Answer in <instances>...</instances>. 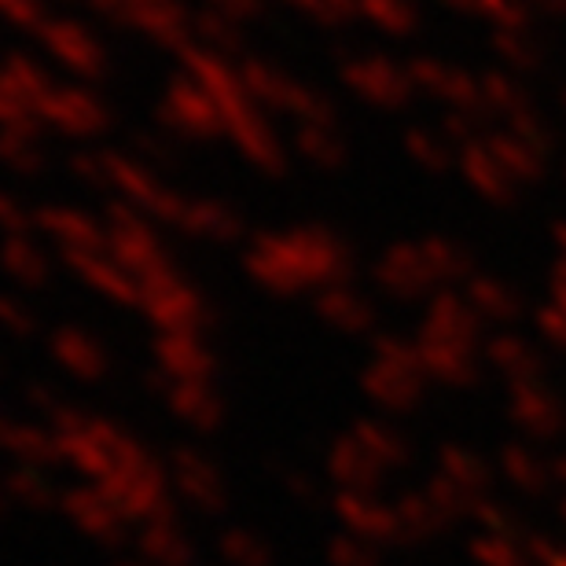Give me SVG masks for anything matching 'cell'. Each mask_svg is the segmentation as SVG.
I'll return each instance as SVG.
<instances>
[{"instance_id":"6da1fadb","label":"cell","mask_w":566,"mask_h":566,"mask_svg":"<svg viewBox=\"0 0 566 566\" xmlns=\"http://www.w3.org/2000/svg\"><path fill=\"white\" fill-rule=\"evenodd\" d=\"M471 269V258L463 247L449 240H427L423 247H405V251L390 254L382 280L405 294H420L434 287L441 280H457Z\"/></svg>"},{"instance_id":"7a4b0ae2","label":"cell","mask_w":566,"mask_h":566,"mask_svg":"<svg viewBox=\"0 0 566 566\" xmlns=\"http://www.w3.org/2000/svg\"><path fill=\"white\" fill-rule=\"evenodd\" d=\"M507 416L515 420L518 430H526L530 438H556L566 427V405L548 382H518L507 394Z\"/></svg>"},{"instance_id":"3957f363","label":"cell","mask_w":566,"mask_h":566,"mask_svg":"<svg viewBox=\"0 0 566 566\" xmlns=\"http://www.w3.org/2000/svg\"><path fill=\"white\" fill-rule=\"evenodd\" d=\"M482 365L493 368L507 387H518V382L541 379L545 357H541V349L530 343V338L515 335V332H496L482 343Z\"/></svg>"},{"instance_id":"277c9868","label":"cell","mask_w":566,"mask_h":566,"mask_svg":"<svg viewBox=\"0 0 566 566\" xmlns=\"http://www.w3.org/2000/svg\"><path fill=\"white\" fill-rule=\"evenodd\" d=\"M457 166H460L463 180L471 185V191H479V196L485 202H493V207H512V202L518 199V191H523V185H518V180L496 163V155L482 140L463 147Z\"/></svg>"},{"instance_id":"5b68a950","label":"cell","mask_w":566,"mask_h":566,"mask_svg":"<svg viewBox=\"0 0 566 566\" xmlns=\"http://www.w3.org/2000/svg\"><path fill=\"white\" fill-rule=\"evenodd\" d=\"M482 327H485L482 316L471 310L468 298H460V294H438V298L430 302L423 338H427V343L479 346V343H485Z\"/></svg>"},{"instance_id":"8992f818","label":"cell","mask_w":566,"mask_h":566,"mask_svg":"<svg viewBox=\"0 0 566 566\" xmlns=\"http://www.w3.org/2000/svg\"><path fill=\"white\" fill-rule=\"evenodd\" d=\"M416 82L423 88H430L438 99H446L452 111H474V115H485V104H482V77H474L460 66H449V63H434V60H420L416 66ZM490 118V115H485Z\"/></svg>"},{"instance_id":"52a82bcc","label":"cell","mask_w":566,"mask_h":566,"mask_svg":"<svg viewBox=\"0 0 566 566\" xmlns=\"http://www.w3.org/2000/svg\"><path fill=\"white\" fill-rule=\"evenodd\" d=\"M463 298H468L471 310L482 316V324H515L518 316L526 313L523 291L512 287V283L501 276H490V273L471 276Z\"/></svg>"},{"instance_id":"ba28073f","label":"cell","mask_w":566,"mask_h":566,"mask_svg":"<svg viewBox=\"0 0 566 566\" xmlns=\"http://www.w3.org/2000/svg\"><path fill=\"white\" fill-rule=\"evenodd\" d=\"M420 365L446 387H471L479 379V346H452V343H423Z\"/></svg>"},{"instance_id":"9c48e42d","label":"cell","mask_w":566,"mask_h":566,"mask_svg":"<svg viewBox=\"0 0 566 566\" xmlns=\"http://www.w3.org/2000/svg\"><path fill=\"white\" fill-rule=\"evenodd\" d=\"M482 144L490 147V151L496 155V163H501L523 188L537 185V180L545 177V151H537L534 144L518 140L515 133H507V129L482 133Z\"/></svg>"},{"instance_id":"30bf717a","label":"cell","mask_w":566,"mask_h":566,"mask_svg":"<svg viewBox=\"0 0 566 566\" xmlns=\"http://www.w3.org/2000/svg\"><path fill=\"white\" fill-rule=\"evenodd\" d=\"M490 49L507 74H530L545 66V44H541L530 30H493Z\"/></svg>"},{"instance_id":"8fae6325","label":"cell","mask_w":566,"mask_h":566,"mask_svg":"<svg viewBox=\"0 0 566 566\" xmlns=\"http://www.w3.org/2000/svg\"><path fill=\"white\" fill-rule=\"evenodd\" d=\"M482 104H485V115L490 118H515L523 115V111L534 107V99L523 88L515 74L501 71V66H493V71H482Z\"/></svg>"},{"instance_id":"7c38bea8","label":"cell","mask_w":566,"mask_h":566,"mask_svg":"<svg viewBox=\"0 0 566 566\" xmlns=\"http://www.w3.org/2000/svg\"><path fill=\"white\" fill-rule=\"evenodd\" d=\"M501 468H504L507 479H512V482L518 485V490H541V485L548 482V468L541 463L537 452H530V449H523V446L504 449Z\"/></svg>"},{"instance_id":"4fadbf2b","label":"cell","mask_w":566,"mask_h":566,"mask_svg":"<svg viewBox=\"0 0 566 566\" xmlns=\"http://www.w3.org/2000/svg\"><path fill=\"white\" fill-rule=\"evenodd\" d=\"M537 335L545 338L548 346H559L566 349V291L563 287H552L548 283V302L537 310Z\"/></svg>"},{"instance_id":"5bb4252c","label":"cell","mask_w":566,"mask_h":566,"mask_svg":"<svg viewBox=\"0 0 566 566\" xmlns=\"http://www.w3.org/2000/svg\"><path fill=\"white\" fill-rule=\"evenodd\" d=\"M504 129H507V133H515L518 140L534 144L537 151H545V155L552 151V144H556V133H552V126L537 115L534 107L523 111V115H515V118H507V122H504Z\"/></svg>"},{"instance_id":"9a60e30c","label":"cell","mask_w":566,"mask_h":566,"mask_svg":"<svg viewBox=\"0 0 566 566\" xmlns=\"http://www.w3.org/2000/svg\"><path fill=\"white\" fill-rule=\"evenodd\" d=\"M446 479H457V485H482L485 482V463L474 452L446 449Z\"/></svg>"},{"instance_id":"2e32d148","label":"cell","mask_w":566,"mask_h":566,"mask_svg":"<svg viewBox=\"0 0 566 566\" xmlns=\"http://www.w3.org/2000/svg\"><path fill=\"white\" fill-rule=\"evenodd\" d=\"M409 147H412V155L420 158L427 169H449L452 166L449 144L438 140V137H430V133H416V137L409 140Z\"/></svg>"},{"instance_id":"e0dca14e","label":"cell","mask_w":566,"mask_h":566,"mask_svg":"<svg viewBox=\"0 0 566 566\" xmlns=\"http://www.w3.org/2000/svg\"><path fill=\"white\" fill-rule=\"evenodd\" d=\"M530 11H541V15H552V19H559L566 15V0H526Z\"/></svg>"},{"instance_id":"ac0fdd59","label":"cell","mask_w":566,"mask_h":566,"mask_svg":"<svg viewBox=\"0 0 566 566\" xmlns=\"http://www.w3.org/2000/svg\"><path fill=\"white\" fill-rule=\"evenodd\" d=\"M552 243H556L559 258H566V221H559L556 229H552Z\"/></svg>"},{"instance_id":"d6986e66","label":"cell","mask_w":566,"mask_h":566,"mask_svg":"<svg viewBox=\"0 0 566 566\" xmlns=\"http://www.w3.org/2000/svg\"><path fill=\"white\" fill-rule=\"evenodd\" d=\"M556 474H559V479H563V482H566V457H563V460H559V463H556Z\"/></svg>"},{"instance_id":"ffe728a7","label":"cell","mask_w":566,"mask_h":566,"mask_svg":"<svg viewBox=\"0 0 566 566\" xmlns=\"http://www.w3.org/2000/svg\"><path fill=\"white\" fill-rule=\"evenodd\" d=\"M559 104H563V111H566V88H563V96H559Z\"/></svg>"},{"instance_id":"44dd1931","label":"cell","mask_w":566,"mask_h":566,"mask_svg":"<svg viewBox=\"0 0 566 566\" xmlns=\"http://www.w3.org/2000/svg\"><path fill=\"white\" fill-rule=\"evenodd\" d=\"M563 180H566V166H563Z\"/></svg>"}]
</instances>
